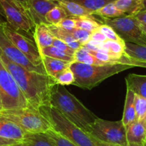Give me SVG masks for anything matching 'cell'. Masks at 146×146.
Returning a JSON list of instances; mask_svg holds the SVG:
<instances>
[{
    "label": "cell",
    "mask_w": 146,
    "mask_h": 146,
    "mask_svg": "<svg viewBox=\"0 0 146 146\" xmlns=\"http://www.w3.org/2000/svg\"><path fill=\"white\" fill-rule=\"evenodd\" d=\"M90 40L96 42H105L108 40V39L102 32H100L98 29V30L92 32L90 36Z\"/></svg>",
    "instance_id": "74e56055"
},
{
    "label": "cell",
    "mask_w": 146,
    "mask_h": 146,
    "mask_svg": "<svg viewBox=\"0 0 146 146\" xmlns=\"http://www.w3.org/2000/svg\"><path fill=\"white\" fill-rule=\"evenodd\" d=\"M4 32L12 42L25 54L27 58L36 66H43L42 58L35 40L14 30L7 22L2 25Z\"/></svg>",
    "instance_id": "30bf717a"
},
{
    "label": "cell",
    "mask_w": 146,
    "mask_h": 146,
    "mask_svg": "<svg viewBox=\"0 0 146 146\" xmlns=\"http://www.w3.org/2000/svg\"><path fill=\"white\" fill-rule=\"evenodd\" d=\"M48 26L52 34L54 36V38H57L65 42L67 45L70 46L73 50H78L82 46L80 43L78 42L75 40V37L68 31L65 30V29H62L58 26H56V25H48Z\"/></svg>",
    "instance_id": "ffe728a7"
},
{
    "label": "cell",
    "mask_w": 146,
    "mask_h": 146,
    "mask_svg": "<svg viewBox=\"0 0 146 146\" xmlns=\"http://www.w3.org/2000/svg\"><path fill=\"white\" fill-rule=\"evenodd\" d=\"M54 146H78L52 127L44 133Z\"/></svg>",
    "instance_id": "f1b7e54d"
},
{
    "label": "cell",
    "mask_w": 146,
    "mask_h": 146,
    "mask_svg": "<svg viewBox=\"0 0 146 146\" xmlns=\"http://www.w3.org/2000/svg\"><path fill=\"white\" fill-rule=\"evenodd\" d=\"M127 146H146L145 144H137V143H127Z\"/></svg>",
    "instance_id": "7bdbcfd3"
},
{
    "label": "cell",
    "mask_w": 146,
    "mask_h": 146,
    "mask_svg": "<svg viewBox=\"0 0 146 146\" xmlns=\"http://www.w3.org/2000/svg\"><path fill=\"white\" fill-rule=\"evenodd\" d=\"M76 19V28L85 29L88 32H93L98 30L100 27V24L92 16L75 17Z\"/></svg>",
    "instance_id": "83f0119b"
},
{
    "label": "cell",
    "mask_w": 146,
    "mask_h": 146,
    "mask_svg": "<svg viewBox=\"0 0 146 146\" xmlns=\"http://www.w3.org/2000/svg\"><path fill=\"white\" fill-rule=\"evenodd\" d=\"M19 142H21V141L10 140V139H7V138H4V137H0V146H9L11 145H13V144H15V143H19Z\"/></svg>",
    "instance_id": "f35d334b"
},
{
    "label": "cell",
    "mask_w": 146,
    "mask_h": 146,
    "mask_svg": "<svg viewBox=\"0 0 146 146\" xmlns=\"http://www.w3.org/2000/svg\"><path fill=\"white\" fill-rule=\"evenodd\" d=\"M140 26H141L142 29H143V31L144 32V33L145 34V35H146V25H145V24H143L140 22Z\"/></svg>",
    "instance_id": "ee69618b"
},
{
    "label": "cell",
    "mask_w": 146,
    "mask_h": 146,
    "mask_svg": "<svg viewBox=\"0 0 146 146\" xmlns=\"http://www.w3.org/2000/svg\"><path fill=\"white\" fill-rule=\"evenodd\" d=\"M135 94L131 90L127 88L124 110H123V118H122L123 124L125 127L135 120Z\"/></svg>",
    "instance_id": "d6986e66"
},
{
    "label": "cell",
    "mask_w": 146,
    "mask_h": 146,
    "mask_svg": "<svg viewBox=\"0 0 146 146\" xmlns=\"http://www.w3.org/2000/svg\"><path fill=\"white\" fill-rule=\"evenodd\" d=\"M17 1H18L19 2H20L22 5H23L24 6H25V7L27 9V6H28V4H29V0H17Z\"/></svg>",
    "instance_id": "b9f144b4"
},
{
    "label": "cell",
    "mask_w": 146,
    "mask_h": 146,
    "mask_svg": "<svg viewBox=\"0 0 146 146\" xmlns=\"http://www.w3.org/2000/svg\"><path fill=\"white\" fill-rule=\"evenodd\" d=\"M0 98L2 110L29 107L17 83L0 59Z\"/></svg>",
    "instance_id": "52a82bcc"
},
{
    "label": "cell",
    "mask_w": 146,
    "mask_h": 146,
    "mask_svg": "<svg viewBox=\"0 0 146 146\" xmlns=\"http://www.w3.org/2000/svg\"><path fill=\"white\" fill-rule=\"evenodd\" d=\"M2 25H0V51L5 54V57L12 62L21 66L28 71L47 74L44 67L36 66L32 64L26 56L5 35Z\"/></svg>",
    "instance_id": "8fae6325"
},
{
    "label": "cell",
    "mask_w": 146,
    "mask_h": 146,
    "mask_svg": "<svg viewBox=\"0 0 146 146\" xmlns=\"http://www.w3.org/2000/svg\"><path fill=\"white\" fill-rule=\"evenodd\" d=\"M49 1H52V2H59L60 0H49Z\"/></svg>",
    "instance_id": "681fc988"
},
{
    "label": "cell",
    "mask_w": 146,
    "mask_h": 146,
    "mask_svg": "<svg viewBox=\"0 0 146 146\" xmlns=\"http://www.w3.org/2000/svg\"><path fill=\"white\" fill-rule=\"evenodd\" d=\"M135 120H144L146 117V98L135 95Z\"/></svg>",
    "instance_id": "d6a6232c"
},
{
    "label": "cell",
    "mask_w": 146,
    "mask_h": 146,
    "mask_svg": "<svg viewBox=\"0 0 146 146\" xmlns=\"http://www.w3.org/2000/svg\"><path fill=\"white\" fill-rule=\"evenodd\" d=\"M102 19L104 24L111 27L124 42L146 45V35L135 16L125 15L114 19Z\"/></svg>",
    "instance_id": "ba28073f"
},
{
    "label": "cell",
    "mask_w": 146,
    "mask_h": 146,
    "mask_svg": "<svg viewBox=\"0 0 146 146\" xmlns=\"http://www.w3.org/2000/svg\"><path fill=\"white\" fill-rule=\"evenodd\" d=\"M127 88L135 95L146 98V75L130 74L125 78Z\"/></svg>",
    "instance_id": "e0dca14e"
},
{
    "label": "cell",
    "mask_w": 146,
    "mask_h": 146,
    "mask_svg": "<svg viewBox=\"0 0 146 146\" xmlns=\"http://www.w3.org/2000/svg\"><path fill=\"white\" fill-rule=\"evenodd\" d=\"M70 68L75 78L73 85L82 89L92 90L110 77L133 68V67L124 64L90 65L80 62H72Z\"/></svg>",
    "instance_id": "3957f363"
},
{
    "label": "cell",
    "mask_w": 146,
    "mask_h": 146,
    "mask_svg": "<svg viewBox=\"0 0 146 146\" xmlns=\"http://www.w3.org/2000/svg\"><path fill=\"white\" fill-rule=\"evenodd\" d=\"M54 79L56 82V85H62V86L73 85L75 80V75L70 67L63 70Z\"/></svg>",
    "instance_id": "1f68e13d"
},
{
    "label": "cell",
    "mask_w": 146,
    "mask_h": 146,
    "mask_svg": "<svg viewBox=\"0 0 146 146\" xmlns=\"http://www.w3.org/2000/svg\"><path fill=\"white\" fill-rule=\"evenodd\" d=\"M68 17L67 13L62 7L57 5L55 7L52 9L46 15V20L47 25H57L64 18Z\"/></svg>",
    "instance_id": "f546056e"
},
{
    "label": "cell",
    "mask_w": 146,
    "mask_h": 146,
    "mask_svg": "<svg viewBox=\"0 0 146 146\" xmlns=\"http://www.w3.org/2000/svg\"><path fill=\"white\" fill-rule=\"evenodd\" d=\"M2 111V102H1V98H0V112Z\"/></svg>",
    "instance_id": "c3c4849f"
},
{
    "label": "cell",
    "mask_w": 146,
    "mask_h": 146,
    "mask_svg": "<svg viewBox=\"0 0 146 146\" xmlns=\"http://www.w3.org/2000/svg\"><path fill=\"white\" fill-rule=\"evenodd\" d=\"M98 30L102 32L104 35L107 37L108 40H113V41L117 42H123V40L120 38L117 35L115 31L110 26L106 25V24H102L100 25Z\"/></svg>",
    "instance_id": "e575fe53"
},
{
    "label": "cell",
    "mask_w": 146,
    "mask_h": 146,
    "mask_svg": "<svg viewBox=\"0 0 146 146\" xmlns=\"http://www.w3.org/2000/svg\"><path fill=\"white\" fill-rule=\"evenodd\" d=\"M0 117L13 122L29 133H44L52 128V125L40 110L31 107L2 110Z\"/></svg>",
    "instance_id": "5b68a950"
},
{
    "label": "cell",
    "mask_w": 146,
    "mask_h": 146,
    "mask_svg": "<svg viewBox=\"0 0 146 146\" xmlns=\"http://www.w3.org/2000/svg\"><path fill=\"white\" fill-rule=\"evenodd\" d=\"M126 128L127 143L145 144L146 138V117L142 120H135Z\"/></svg>",
    "instance_id": "4fadbf2b"
},
{
    "label": "cell",
    "mask_w": 146,
    "mask_h": 146,
    "mask_svg": "<svg viewBox=\"0 0 146 146\" xmlns=\"http://www.w3.org/2000/svg\"><path fill=\"white\" fill-rule=\"evenodd\" d=\"M26 132L13 122L0 117V137L10 140L22 141Z\"/></svg>",
    "instance_id": "5bb4252c"
},
{
    "label": "cell",
    "mask_w": 146,
    "mask_h": 146,
    "mask_svg": "<svg viewBox=\"0 0 146 146\" xmlns=\"http://www.w3.org/2000/svg\"><path fill=\"white\" fill-rule=\"evenodd\" d=\"M54 36L52 34L48 25L44 23L36 25L34 40L38 47L39 51L44 47L52 45Z\"/></svg>",
    "instance_id": "9a60e30c"
},
{
    "label": "cell",
    "mask_w": 146,
    "mask_h": 146,
    "mask_svg": "<svg viewBox=\"0 0 146 146\" xmlns=\"http://www.w3.org/2000/svg\"><path fill=\"white\" fill-rule=\"evenodd\" d=\"M0 59L13 76L29 107L40 110L50 105L52 90L56 85L54 78L47 74L25 70L10 61L1 51Z\"/></svg>",
    "instance_id": "6da1fadb"
},
{
    "label": "cell",
    "mask_w": 146,
    "mask_h": 146,
    "mask_svg": "<svg viewBox=\"0 0 146 146\" xmlns=\"http://www.w3.org/2000/svg\"><path fill=\"white\" fill-rule=\"evenodd\" d=\"M145 145H146V138H145Z\"/></svg>",
    "instance_id": "f907efd6"
},
{
    "label": "cell",
    "mask_w": 146,
    "mask_h": 146,
    "mask_svg": "<svg viewBox=\"0 0 146 146\" xmlns=\"http://www.w3.org/2000/svg\"><path fill=\"white\" fill-rule=\"evenodd\" d=\"M125 53L128 57L146 62V45L125 42Z\"/></svg>",
    "instance_id": "cb8c5ba5"
},
{
    "label": "cell",
    "mask_w": 146,
    "mask_h": 146,
    "mask_svg": "<svg viewBox=\"0 0 146 146\" xmlns=\"http://www.w3.org/2000/svg\"><path fill=\"white\" fill-rule=\"evenodd\" d=\"M21 143L25 146H54L44 133H27Z\"/></svg>",
    "instance_id": "7402d4cb"
},
{
    "label": "cell",
    "mask_w": 146,
    "mask_h": 146,
    "mask_svg": "<svg viewBox=\"0 0 146 146\" xmlns=\"http://www.w3.org/2000/svg\"><path fill=\"white\" fill-rule=\"evenodd\" d=\"M114 4L126 15L135 16L143 9V0H115Z\"/></svg>",
    "instance_id": "44dd1931"
},
{
    "label": "cell",
    "mask_w": 146,
    "mask_h": 146,
    "mask_svg": "<svg viewBox=\"0 0 146 146\" xmlns=\"http://www.w3.org/2000/svg\"><path fill=\"white\" fill-rule=\"evenodd\" d=\"M40 52L42 56H47V57H52V58L58 59V60H64V61L69 62H74V56L54 47V46H50V47H44L40 50Z\"/></svg>",
    "instance_id": "d4e9b609"
},
{
    "label": "cell",
    "mask_w": 146,
    "mask_h": 146,
    "mask_svg": "<svg viewBox=\"0 0 146 146\" xmlns=\"http://www.w3.org/2000/svg\"><path fill=\"white\" fill-rule=\"evenodd\" d=\"M50 103L66 118L88 133H90L92 125L98 118L62 85L53 87Z\"/></svg>",
    "instance_id": "7a4b0ae2"
},
{
    "label": "cell",
    "mask_w": 146,
    "mask_h": 146,
    "mask_svg": "<svg viewBox=\"0 0 146 146\" xmlns=\"http://www.w3.org/2000/svg\"><path fill=\"white\" fill-rule=\"evenodd\" d=\"M56 26L60 27L68 32H71L72 30L76 28V19H75V17H68L63 19Z\"/></svg>",
    "instance_id": "d590c367"
},
{
    "label": "cell",
    "mask_w": 146,
    "mask_h": 146,
    "mask_svg": "<svg viewBox=\"0 0 146 146\" xmlns=\"http://www.w3.org/2000/svg\"><path fill=\"white\" fill-rule=\"evenodd\" d=\"M69 32H70L72 35L75 37V40L80 43L82 46L90 40V36L92 34V32L80 28H75Z\"/></svg>",
    "instance_id": "836d02e7"
},
{
    "label": "cell",
    "mask_w": 146,
    "mask_h": 146,
    "mask_svg": "<svg viewBox=\"0 0 146 146\" xmlns=\"http://www.w3.org/2000/svg\"><path fill=\"white\" fill-rule=\"evenodd\" d=\"M143 10H145L146 9V0H143Z\"/></svg>",
    "instance_id": "bcb514c9"
},
{
    "label": "cell",
    "mask_w": 146,
    "mask_h": 146,
    "mask_svg": "<svg viewBox=\"0 0 146 146\" xmlns=\"http://www.w3.org/2000/svg\"><path fill=\"white\" fill-rule=\"evenodd\" d=\"M135 17L141 23L146 25V9L139 12L137 15H135Z\"/></svg>",
    "instance_id": "ab89813d"
},
{
    "label": "cell",
    "mask_w": 146,
    "mask_h": 146,
    "mask_svg": "<svg viewBox=\"0 0 146 146\" xmlns=\"http://www.w3.org/2000/svg\"><path fill=\"white\" fill-rule=\"evenodd\" d=\"M9 146H25V145H24L21 142H19V143H15V144H13V145H11Z\"/></svg>",
    "instance_id": "f6af8a7d"
},
{
    "label": "cell",
    "mask_w": 146,
    "mask_h": 146,
    "mask_svg": "<svg viewBox=\"0 0 146 146\" xmlns=\"http://www.w3.org/2000/svg\"><path fill=\"white\" fill-rule=\"evenodd\" d=\"M5 22H4L3 19H2V17H1V12H0V25H2L3 23H5Z\"/></svg>",
    "instance_id": "7dc6e473"
},
{
    "label": "cell",
    "mask_w": 146,
    "mask_h": 146,
    "mask_svg": "<svg viewBox=\"0 0 146 146\" xmlns=\"http://www.w3.org/2000/svg\"><path fill=\"white\" fill-rule=\"evenodd\" d=\"M73 1H75L88 10L90 11L93 15L95 11L101 9L108 4L114 2L115 0H73Z\"/></svg>",
    "instance_id": "4dcf8cb0"
},
{
    "label": "cell",
    "mask_w": 146,
    "mask_h": 146,
    "mask_svg": "<svg viewBox=\"0 0 146 146\" xmlns=\"http://www.w3.org/2000/svg\"><path fill=\"white\" fill-rule=\"evenodd\" d=\"M94 140H95V143L97 144L98 146H120L118 145H115V144H111V143H104V142L100 141V140H97L96 138L93 137Z\"/></svg>",
    "instance_id": "60d3db41"
},
{
    "label": "cell",
    "mask_w": 146,
    "mask_h": 146,
    "mask_svg": "<svg viewBox=\"0 0 146 146\" xmlns=\"http://www.w3.org/2000/svg\"><path fill=\"white\" fill-rule=\"evenodd\" d=\"M0 9L12 29L35 40L36 25L28 9L23 5L17 0H0Z\"/></svg>",
    "instance_id": "8992f818"
},
{
    "label": "cell",
    "mask_w": 146,
    "mask_h": 146,
    "mask_svg": "<svg viewBox=\"0 0 146 146\" xmlns=\"http://www.w3.org/2000/svg\"><path fill=\"white\" fill-rule=\"evenodd\" d=\"M40 110L54 130L78 146H98L91 135L72 123L52 106L42 107Z\"/></svg>",
    "instance_id": "277c9868"
},
{
    "label": "cell",
    "mask_w": 146,
    "mask_h": 146,
    "mask_svg": "<svg viewBox=\"0 0 146 146\" xmlns=\"http://www.w3.org/2000/svg\"><path fill=\"white\" fill-rule=\"evenodd\" d=\"M57 5V2L49 0H29L27 9L35 25L42 23L47 25L46 15Z\"/></svg>",
    "instance_id": "7c38bea8"
},
{
    "label": "cell",
    "mask_w": 146,
    "mask_h": 146,
    "mask_svg": "<svg viewBox=\"0 0 146 146\" xmlns=\"http://www.w3.org/2000/svg\"><path fill=\"white\" fill-rule=\"evenodd\" d=\"M52 46H54V47H57V48L60 49V50H62V51L68 53V54L73 56H74L75 51H76V50H73L72 48H71L70 46L67 45L65 42H64L61 41V40H58V39L57 38H54V40H53Z\"/></svg>",
    "instance_id": "8d00e7d4"
},
{
    "label": "cell",
    "mask_w": 146,
    "mask_h": 146,
    "mask_svg": "<svg viewBox=\"0 0 146 146\" xmlns=\"http://www.w3.org/2000/svg\"><path fill=\"white\" fill-rule=\"evenodd\" d=\"M74 62H80L90 65H107L105 62L97 59L82 46L75 51L74 54Z\"/></svg>",
    "instance_id": "603a6c76"
},
{
    "label": "cell",
    "mask_w": 146,
    "mask_h": 146,
    "mask_svg": "<svg viewBox=\"0 0 146 146\" xmlns=\"http://www.w3.org/2000/svg\"><path fill=\"white\" fill-rule=\"evenodd\" d=\"M57 3L64 9L68 17H82L92 16V12L85 9L73 0H60Z\"/></svg>",
    "instance_id": "ac0fdd59"
},
{
    "label": "cell",
    "mask_w": 146,
    "mask_h": 146,
    "mask_svg": "<svg viewBox=\"0 0 146 146\" xmlns=\"http://www.w3.org/2000/svg\"><path fill=\"white\" fill-rule=\"evenodd\" d=\"M92 15L99 16L102 18H108V19H114V18L120 17L126 15L122 11L117 9L115 5L114 2L110 3L105 5L101 9L95 11Z\"/></svg>",
    "instance_id": "484cf974"
},
{
    "label": "cell",
    "mask_w": 146,
    "mask_h": 146,
    "mask_svg": "<svg viewBox=\"0 0 146 146\" xmlns=\"http://www.w3.org/2000/svg\"><path fill=\"white\" fill-rule=\"evenodd\" d=\"M90 135L100 141L127 146L126 128L123 120L110 121L98 117L92 125Z\"/></svg>",
    "instance_id": "9c48e42d"
},
{
    "label": "cell",
    "mask_w": 146,
    "mask_h": 146,
    "mask_svg": "<svg viewBox=\"0 0 146 146\" xmlns=\"http://www.w3.org/2000/svg\"><path fill=\"white\" fill-rule=\"evenodd\" d=\"M125 42H117L113 41V40H107L104 42V48L108 50L111 53L116 60L117 63V60L123 54H125ZM118 64V63H117Z\"/></svg>",
    "instance_id": "4316f807"
},
{
    "label": "cell",
    "mask_w": 146,
    "mask_h": 146,
    "mask_svg": "<svg viewBox=\"0 0 146 146\" xmlns=\"http://www.w3.org/2000/svg\"><path fill=\"white\" fill-rule=\"evenodd\" d=\"M42 64L46 73L49 76L55 78L63 70L70 67L72 63L64 60L52 58L47 56H42Z\"/></svg>",
    "instance_id": "2e32d148"
}]
</instances>
